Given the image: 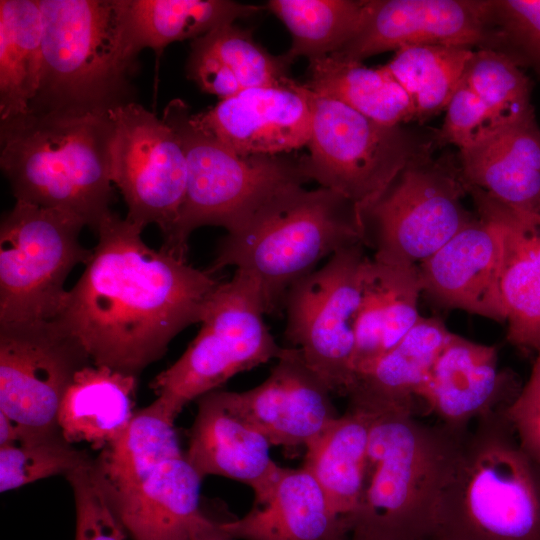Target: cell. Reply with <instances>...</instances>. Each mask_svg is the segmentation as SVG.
Instances as JSON below:
<instances>
[{
    "label": "cell",
    "mask_w": 540,
    "mask_h": 540,
    "mask_svg": "<svg viewBox=\"0 0 540 540\" xmlns=\"http://www.w3.org/2000/svg\"><path fill=\"white\" fill-rule=\"evenodd\" d=\"M143 229L113 212L105 218L54 319L82 343L94 365L136 377L180 332L201 322L220 284L210 271L149 247Z\"/></svg>",
    "instance_id": "1"
},
{
    "label": "cell",
    "mask_w": 540,
    "mask_h": 540,
    "mask_svg": "<svg viewBox=\"0 0 540 540\" xmlns=\"http://www.w3.org/2000/svg\"><path fill=\"white\" fill-rule=\"evenodd\" d=\"M373 414L358 503L348 517L350 536L362 540H425L469 428L428 424L415 410Z\"/></svg>",
    "instance_id": "2"
},
{
    "label": "cell",
    "mask_w": 540,
    "mask_h": 540,
    "mask_svg": "<svg viewBox=\"0 0 540 540\" xmlns=\"http://www.w3.org/2000/svg\"><path fill=\"white\" fill-rule=\"evenodd\" d=\"M109 114L29 111L0 125V166L16 201L81 219L96 234L112 212Z\"/></svg>",
    "instance_id": "3"
},
{
    "label": "cell",
    "mask_w": 540,
    "mask_h": 540,
    "mask_svg": "<svg viewBox=\"0 0 540 540\" xmlns=\"http://www.w3.org/2000/svg\"><path fill=\"white\" fill-rule=\"evenodd\" d=\"M362 243L358 207L327 188L291 187L264 205L239 230L227 233L207 269L227 266L259 290L266 314L284 307L287 293L325 257Z\"/></svg>",
    "instance_id": "4"
},
{
    "label": "cell",
    "mask_w": 540,
    "mask_h": 540,
    "mask_svg": "<svg viewBox=\"0 0 540 540\" xmlns=\"http://www.w3.org/2000/svg\"><path fill=\"white\" fill-rule=\"evenodd\" d=\"M507 408L468 430L430 537L540 540V462L520 445Z\"/></svg>",
    "instance_id": "5"
},
{
    "label": "cell",
    "mask_w": 540,
    "mask_h": 540,
    "mask_svg": "<svg viewBox=\"0 0 540 540\" xmlns=\"http://www.w3.org/2000/svg\"><path fill=\"white\" fill-rule=\"evenodd\" d=\"M43 63L29 111L108 114L132 102L137 58L125 44L117 0H38Z\"/></svg>",
    "instance_id": "6"
},
{
    "label": "cell",
    "mask_w": 540,
    "mask_h": 540,
    "mask_svg": "<svg viewBox=\"0 0 540 540\" xmlns=\"http://www.w3.org/2000/svg\"><path fill=\"white\" fill-rule=\"evenodd\" d=\"M189 106L171 100L162 119L175 131L187 162V182L178 218L163 250L187 261L188 241L202 226L232 233L285 190L309 182L302 156H240L198 126Z\"/></svg>",
    "instance_id": "7"
},
{
    "label": "cell",
    "mask_w": 540,
    "mask_h": 540,
    "mask_svg": "<svg viewBox=\"0 0 540 540\" xmlns=\"http://www.w3.org/2000/svg\"><path fill=\"white\" fill-rule=\"evenodd\" d=\"M309 181L344 196L358 209L372 203L409 164L440 149L437 130L387 126L336 100L314 94Z\"/></svg>",
    "instance_id": "8"
},
{
    "label": "cell",
    "mask_w": 540,
    "mask_h": 540,
    "mask_svg": "<svg viewBox=\"0 0 540 540\" xmlns=\"http://www.w3.org/2000/svg\"><path fill=\"white\" fill-rule=\"evenodd\" d=\"M256 285L235 271L209 298L197 336L170 367L150 383L166 414L176 419L193 400L218 390L231 377L271 359L279 346L264 321Z\"/></svg>",
    "instance_id": "9"
},
{
    "label": "cell",
    "mask_w": 540,
    "mask_h": 540,
    "mask_svg": "<svg viewBox=\"0 0 540 540\" xmlns=\"http://www.w3.org/2000/svg\"><path fill=\"white\" fill-rule=\"evenodd\" d=\"M467 194L458 155L413 162L359 210L362 243L374 259L419 266L476 219Z\"/></svg>",
    "instance_id": "10"
},
{
    "label": "cell",
    "mask_w": 540,
    "mask_h": 540,
    "mask_svg": "<svg viewBox=\"0 0 540 540\" xmlns=\"http://www.w3.org/2000/svg\"><path fill=\"white\" fill-rule=\"evenodd\" d=\"M84 226L64 211L16 201L0 226V325L58 316L68 275L92 254L80 243Z\"/></svg>",
    "instance_id": "11"
},
{
    "label": "cell",
    "mask_w": 540,
    "mask_h": 540,
    "mask_svg": "<svg viewBox=\"0 0 540 540\" xmlns=\"http://www.w3.org/2000/svg\"><path fill=\"white\" fill-rule=\"evenodd\" d=\"M354 244L291 287L285 298V337L335 393L347 395L354 380V324L367 255Z\"/></svg>",
    "instance_id": "12"
},
{
    "label": "cell",
    "mask_w": 540,
    "mask_h": 540,
    "mask_svg": "<svg viewBox=\"0 0 540 540\" xmlns=\"http://www.w3.org/2000/svg\"><path fill=\"white\" fill-rule=\"evenodd\" d=\"M90 361L56 320L0 325V411L18 426V443L61 434L60 405Z\"/></svg>",
    "instance_id": "13"
},
{
    "label": "cell",
    "mask_w": 540,
    "mask_h": 540,
    "mask_svg": "<svg viewBox=\"0 0 540 540\" xmlns=\"http://www.w3.org/2000/svg\"><path fill=\"white\" fill-rule=\"evenodd\" d=\"M114 126L112 182L128 208L126 219L155 224L166 238L184 199L187 162L175 131L142 105L129 102L108 112Z\"/></svg>",
    "instance_id": "14"
},
{
    "label": "cell",
    "mask_w": 540,
    "mask_h": 540,
    "mask_svg": "<svg viewBox=\"0 0 540 540\" xmlns=\"http://www.w3.org/2000/svg\"><path fill=\"white\" fill-rule=\"evenodd\" d=\"M496 43L491 0H368L360 29L333 54L361 62L407 46L494 50Z\"/></svg>",
    "instance_id": "15"
},
{
    "label": "cell",
    "mask_w": 540,
    "mask_h": 540,
    "mask_svg": "<svg viewBox=\"0 0 540 540\" xmlns=\"http://www.w3.org/2000/svg\"><path fill=\"white\" fill-rule=\"evenodd\" d=\"M313 110L314 93L295 80L243 90L192 118L240 156L279 155L308 145Z\"/></svg>",
    "instance_id": "16"
},
{
    "label": "cell",
    "mask_w": 540,
    "mask_h": 540,
    "mask_svg": "<svg viewBox=\"0 0 540 540\" xmlns=\"http://www.w3.org/2000/svg\"><path fill=\"white\" fill-rule=\"evenodd\" d=\"M505 226L476 218L418 266L422 294L434 304L505 322L500 280Z\"/></svg>",
    "instance_id": "17"
},
{
    "label": "cell",
    "mask_w": 540,
    "mask_h": 540,
    "mask_svg": "<svg viewBox=\"0 0 540 540\" xmlns=\"http://www.w3.org/2000/svg\"><path fill=\"white\" fill-rule=\"evenodd\" d=\"M331 393L293 347H283L269 376L258 386L226 391L234 409L271 445L284 447H305L339 416Z\"/></svg>",
    "instance_id": "18"
},
{
    "label": "cell",
    "mask_w": 540,
    "mask_h": 540,
    "mask_svg": "<svg viewBox=\"0 0 540 540\" xmlns=\"http://www.w3.org/2000/svg\"><path fill=\"white\" fill-rule=\"evenodd\" d=\"M522 385L500 369L497 348L451 332L418 398L441 423L469 428L481 416L509 407Z\"/></svg>",
    "instance_id": "19"
},
{
    "label": "cell",
    "mask_w": 540,
    "mask_h": 540,
    "mask_svg": "<svg viewBox=\"0 0 540 540\" xmlns=\"http://www.w3.org/2000/svg\"><path fill=\"white\" fill-rule=\"evenodd\" d=\"M185 459L198 474L223 476L248 485L254 502L265 498L281 466L270 456L269 440L218 389L197 399Z\"/></svg>",
    "instance_id": "20"
},
{
    "label": "cell",
    "mask_w": 540,
    "mask_h": 540,
    "mask_svg": "<svg viewBox=\"0 0 540 540\" xmlns=\"http://www.w3.org/2000/svg\"><path fill=\"white\" fill-rule=\"evenodd\" d=\"M458 151L467 189L477 188L526 222L537 224L540 127L535 113L507 123Z\"/></svg>",
    "instance_id": "21"
},
{
    "label": "cell",
    "mask_w": 540,
    "mask_h": 540,
    "mask_svg": "<svg viewBox=\"0 0 540 540\" xmlns=\"http://www.w3.org/2000/svg\"><path fill=\"white\" fill-rule=\"evenodd\" d=\"M220 526L242 540H344L350 535L346 519L333 510L304 467H282L264 499L243 517Z\"/></svg>",
    "instance_id": "22"
},
{
    "label": "cell",
    "mask_w": 540,
    "mask_h": 540,
    "mask_svg": "<svg viewBox=\"0 0 540 540\" xmlns=\"http://www.w3.org/2000/svg\"><path fill=\"white\" fill-rule=\"evenodd\" d=\"M421 295L418 266L367 257L354 324V377L391 351L414 327L421 318Z\"/></svg>",
    "instance_id": "23"
},
{
    "label": "cell",
    "mask_w": 540,
    "mask_h": 540,
    "mask_svg": "<svg viewBox=\"0 0 540 540\" xmlns=\"http://www.w3.org/2000/svg\"><path fill=\"white\" fill-rule=\"evenodd\" d=\"M202 479L181 457L165 462L138 486L107 500L133 540H190L192 525L202 514Z\"/></svg>",
    "instance_id": "24"
},
{
    "label": "cell",
    "mask_w": 540,
    "mask_h": 540,
    "mask_svg": "<svg viewBox=\"0 0 540 540\" xmlns=\"http://www.w3.org/2000/svg\"><path fill=\"white\" fill-rule=\"evenodd\" d=\"M479 217L506 228L500 292L512 345L540 352V226L527 223L486 194L473 197Z\"/></svg>",
    "instance_id": "25"
},
{
    "label": "cell",
    "mask_w": 540,
    "mask_h": 540,
    "mask_svg": "<svg viewBox=\"0 0 540 540\" xmlns=\"http://www.w3.org/2000/svg\"><path fill=\"white\" fill-rule=\"evenodd\" d=\"M290 66L256 42L251 29L232 23L191 41L186 74L201 91L223 100L249 88L291 84Z\"/></svg>",
    "instance_id": "26"
},
{
    "label": "cell",
    "mask_w": 540,
    "mask_h": 540,
    "mask_svg": "<svg viewBox=\"0 0 540 540\" xmlns=\"http://www.w3.org/2000/svg\"><path fill=\"white\" fill-rule=\"evenodd\" d=\"M451 332L443 321L422 317L387 354L355 375L349 404L371 411L415 410L416 400Z\"/></svg>",
    "instance_id": "27"
},
{
    "label": "cell",
    "mask_w": 540,
    "mask_h": 540,
    "mask_svg": "<svg viewBox=\"0 0 540 540\" xmlns=\"http://www.w3.org/2000/svg\"><path fill=\"white\" fill-rule=\"evenodd\" d=\"M137 377L106 366L87 365L74 376L58 413L70 444L87 442L102 450L128 426L135 411Z\"/></svg>",
    "instance_id": "28"
},
{
    "label": "cell",
    "mask_w": 540,
    "mask_h": 540,
    "mask_svg": "<svg viewBox=\"0 0 540 540\" xmlns=\"http://www.w3.org/2000/svg\"><path fill=\"white\" fill-rule=\"evenodd\" d=\"M129 53L145 48L160 53L167 45L196 39L237 19L262 13L266 6L228 0H117Z\"/></svg>",
    "instance_id": "29"
},
{
    "label": "cell",
    "mask_w": 540,
    "mask_h": 540,
    "mask_svg": "<svg viewBox=\"0 0 540 540\" xmlns=\"http://www.w3.org/2000/svg\"><path fill=\"white\" fill-rule=\"evenodd\" d=\"M174 421L155 399L136 411L122 434L94 458L92 472L107 498L138 486L165 462L184 457Z\"/></svg>",
    "instance_id": "30"
},
{
    "label": "cell",
    "mask_w": 540,
    "mask_h": 540,
    "mask_svg": "<svg viewBox=\"0 0 540 540\" xmlns=\"http://www.w3.org/2000/svg\"><path fill=\"white\" fill-rule=\"evenodd\" d=\"M372 417L370 411L349 404L305 446L303 467L347 523L361 493Z\"/></svg>",
    "instance_id": "31"
},
{
    "label": "cell",
    "mask_w": 540,
    "mask_h": 540,
    "mask_svg": "<svg viewBox=\"0 0 540 540\" xmlns=\"http://www.w3.org/2000/svg\"><path fill=\"white\" fill-rule=\"evenodd\" d=\"M306 86L387 126L416 121L410 97L384 66L368 67L362 62L331 54L309 61Z\"/></svg>",
    "instance_id": "32"
},
{
    "label": "cell",
    "mask_w": 540,
    "mask_h": 540,
    "mask_svg": "<svg viewBox=\"0 0 540 540\" xmlns=\"http://www.w3.org/2000/svg\"><path fill=\"white\" fill-rule=\"evenodd\" d=\"M42 16L38 0H0V120L29 112L41 82Z\"/></svg>",
    "instance_id": "33"
},
{
    "label": "cell",
    "mask_w": 540,
    "mask_h": 540,
    "mask_svg": "<svg viewBox=\"0 0 540 540\" xmlns=\"http://www.w3.org/2000/svg\"><path fill=\"white\" fill-rule=\"evenodd\" d=\"M368 0H270L266 9L278 17L292 42L282 54L288 63L338 52L358 32Z\"/></svg>",
    "instance_id": "34"
},
{
    "label": "cell",
    "mask_w": 540,
    "mask_h": 540,
    "mask_svg": "<svg viewBox=\"0 0 540 540\" xmlns=\"http://www.w3.org/2000/svg\"><path fill=\"white\" fill-rule=\"evenodd\" d=\"M473 51L443 45L407 46L395 51L385 67L410 97L416 121L445 111Z\"/></svg>",
    "instance_id": "35"
},
{
    "label": "cell",
    "mask_w": 540,
    "mask_h": 540,
    "mask_svg": "<svg viewBox=\"0 0 540 540\" xmlns=\"http://www.w3.org/2000/svg\"><path fill=\"white\" fill-rule=\"evenodd\" d=\"M462 79L501 126L534 113L531 80L501 52L474 50Z\"/></svg>",
    "instance_id": "36"
},
{
    "label": "cell",
    "mask_w": 540,
    "mask_h": 540,
    "mask_svg": "<svg viewBox=\"0 0 540 540\" xmlns=\"http://www.w3.org/2000/svg\"><path fill=\"white\" fill-rule=\"evenodd\" d=\"M87 451L76 449L63 436L0 447V491L6 492L55 475L90 466Z\"/></svg>",
    "instance_id": "37"
},
{
    "label": "cell",
    "mask_w": 540,
    "mask_h": 540,
    "mask_svg": "<svg viewBox=\"0 0 540 540\" xmlns=\"http://www.w3.org/2000/svg\"><path fill=\"white\" fill-rule=\"evenodd\" d=\"M495 51L540 76V0H491Z\"/></svg>",
    "instance_id": "38"
},
{
    "label": "cell",
    "mask_w": 540,
    "mask_h": 540,
    "mask_svg": "<svg viewBox=\"0 0 540 540\" xmlns=\"http://www.w3.org/2000/svg\"><path fill=\"white\" fill-rule=\"evenodd\" d=\"M92 464L65 476L75 501V540H125L127 533L96 481Z\"/></svg>",
    "instance_id": "39"
},
{
    "label": "cell",
    "mask_w": 540,
    "mask_h": 540,
    "mask_svg": "<svg viewBox=\"0 0 540 540\" xmlns=\"http://www.w3.org/2000/svg\"><path fill=\"white\" fill-rule=\"evenodd\" d=\"M445 112L443 124L437 129L440 148L455 145L458 150L464 149L501 127L463 79Z\"/></svg>",
    "instance_id": "40"
},
{
    "label": "cell",
    "mask_w": 540,
    "mask_h": 540,
    "mask_svg": "<svg viewBox=\"0 0 540 540\" xmlns=\"http://www.w3.org/2000/svg\"><path fill=\"white\" fill-rule=\"evenodd\" d=\"M507 415L522 448L540 462V352Z\"/></svg>",
    "instance_id": "41"
},
{
    "label": "cell",
    "mask_w": 540,
    "mask_h": 540,
    "mask_svg": "<svg viewBox=\"0 0 540 540\" xmlns=\"http://www.w3.org/2000/svg\"><path fill=\"white\" fill-rule=\"evenodd\" d=\"M190 540H236L226 533L220 522L213 521L203 513L193 523Z\"/></svg>",
    "instance_id": "42"
},
{
    "label": "cell",
    "mask_w": 540,
    "mask_h": 540,
    "mask_svg": "<svg viewBox=\"0 0 540 540\" xmlns=\"http://www.w3.org/2000/svg\"><path fill=\"white\" fill-rule=\"evenodd\" d=\"M20 438L16 423L4 412L0 411V447L14 445Z\"/></svg>",
    "instance_id": "43"
},
{
    "label": "cell",
    "mask_w": 540,
    "mask_h": 540,
    "mask_svg": "<svg viewBox=\"0 0 540 540\" xmlns=\"http://www.w3.org/2000/svg\"><path fill=\"white\" fill-rule=\"evenodd\" d=\"M537 223L540 226V207H539V210L537 212Z\"/></svg>",
    "instance_id": "44"
},
{
    "label": "cell",
    "mask_w": 540,
    "mask_h": 540,
    "mask_svg": "<svg viewBox=\"0 0 540 540\" xmlns=\"http://www.w3.org/2000/svg\"><path fill=\"white\" fill-rule=\"evenodd\" d=\"M344 540H362V539H359V538H355V537L350 536V537H348V538H346V539H344Z\"/></svg>",
    "instance_id": "45"
},
{
    "label": "cell",
    "mask_w": 540,
    "mask_h": 540,
    "mask_svg": "<svg viewBox=\"0 0 540 540\" xmlns=\"http://www.w3.org/2000/svg\"><path fill=\"white\" fill-rule=\"evenodd\" d=\"M425 540H441V539H438V538H435V537H429V538H427Z\"/></svg>",
    "instance_id": "46"
}]
</instances>
